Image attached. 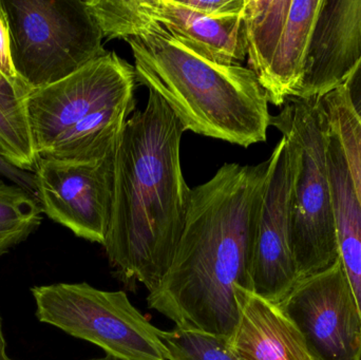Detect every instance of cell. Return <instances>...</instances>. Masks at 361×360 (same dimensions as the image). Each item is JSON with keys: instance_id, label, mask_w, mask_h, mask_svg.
Instances as JSON below:
<instances>
[{"instance_id": "obj_4", "label": "cell", "mask_w": 361, "mask_h": 360, "mask_svg": "<svg viewBox=\"0 0 361 360\" xmlns=\"http://www.w3.org/2000/svg\"><path fill=\"white\" fill-rule=\"evenodd\" d=\"M276 127L294 152L290 241L299 279L319 274L339 260L328 164V120L320 97L288 99Z\"/></svg>"}, {"instance_id": "obj_1", "label": "cell", "mask_w": 361, "mask_h": 360, "mask_svg": "<svg viewBox=\"0 0 361 360\" xmlns=\"http://www.w3.org/2000/svg\"><path fill=\"white\" fill-rule=\"evenodd\" d=\"M271 158L226 163L191 190L184 230L171 268L148 306L180 329L228 340L239 321L235 287L252 291L255 243Z\"/></svg>"}, {"instance_id": "obj_14", "label": "cell", "mask_w": 361, "mask_h": 360, "mask_svg": "<svg viewBox=\"0 0 361 360\" xmlns=\"http://www.w3.org/2000/svg\"><path fill=\"white\" fill-rule=\"evenodd\" d=\"M142 11L173 37L206 58L223 65H241L246 59L243 14L212 17L180 0H139Z\"/></svg>"}, {"instance_id": "obj_19", "label": "cell", "mask_w": 361, "mask_h": 360, "mask_svg": "<svg viewBox=\"0 0 361 360\" xmlns=\"http://www.w3.org/2000/svg\"><path fill=\"white\" fill-rule=\"evenodd\" d=\"M169 360H242L231 353L223 338L175 327L162 332Z\"/></svg>"}, {"instance_id": "obj_25", "label": "cell", "mask_w": 361, "mask_h": 360, "mask_svg": "<svg viewBox=\"0 0 361 360\" xmlns=\"http://www.w3.org/2000/svg\"><path fill=\"white\" fill-rule=\"evenodd\" d=\"M88 360H114V359H109V357H106V359H88Z\"/></svg>"}, {"instance_id": "obj_7", "label": "cell", "mask_w": 361, "mask_h": 360, "mask_svg": "<svg viewBox=\"0 0 361 360\" xmlns=\"http://www.w3.org/2000/svg\"><path fill=\"white\" fill-rule=\"evenodd\" d=\"M324 0H246L243 33L250 69L269 103L297 97Z\"/></svg>"}, {"instance_id": "obj_6", "label": "cell", "mask_w": 361, "mask_h": 360, "mask_svg": "<svg viewBox=\"0 0 361 360\" xmlns=\"http://www.w3.org/2000/svg\"><path fill=\"white\" fill-rule=\"evenodd\" d=\"M42 323L99 347L114 360H169L162 330L154 327L125 292L102 291L88 283L34 287Z\"/></svg>"}, {"instance_id": "obj_2", "label": "cell", "mask_w": 361, "mask_h": 360, "mask_svg": "<svg viewBox=\"0 0 361 360\" xmlns=\"http://www.w3.org/2000/svg\"><path fill=\"white\" fill-rule=\"evenodd\" d=\"M184 132L164 99L149 90L145 109L133 112L116 142L114 209L103 247L121 278L149 293L171 268L188 213Z\"/></svg>"}, {"instance_id": "obj_10", "label": "cell", "mask_w": 361, "mask_h": 360, "mask_svg": "<svg viewBox=\"0 0 361 360\" xmlns=\"http://www.w3.org/2000/svg\"><path fill=\"white\" fill-rule=\"evenodd\" d=\"M315 360H360L361 313L341 259L299 279L280 302Z\"/></svg>"}, {"instance_id": "obj_21", "label": "cell", "mask_w": 361, "mask_h": 360, "mask_svg": "<svg viewBox=\"0 0 361 360\" xmlns=\"http://www.w3.org/2000/svg\"><path fill=\"white\" fill-rule=\"evenodd\" d=\"M0 73L4 74L12 84L29 88L19 78L14 65H13L12 54H11L10 29H8V19H6L1 0H0Z\"/></svg>"}, {"instance_id": "obj_12", "label": "cell", "mask_w": 361, "mask_h": 360, "mask_svg": "<svg viewBox=\"0 0 361 360\" xmlns=\"http://www.w3.org/2000/svg\"><path fill=\"white\" fill-rule=\"evenodd\" d=\"M361 61V0H324L314 30L298 99L326 97Z\"/></svg>"}, {"instance_id": "obj_8", "label": "cell", "mask_w": 361, "mask_h": 360, "mask_svg": "<svg viewBox=\"0 0 361 360\" xmlns=\"http://www.w3.org/2000/svg\"><path fill=\"white\" fill-rule=\"evenodd\" d=\"M137 84L135 67L110 51L65 80L32 90L27 116L38 158L102 108L133 99Z\"/></svg>"}, {"instance_id": "obj_22", "label": "cell", "mask_w": 361, "mask_h": 360, "mask_svg": "<svg viewBox=\"0 0 361 360\" xmlns=\"http://www.w3.org/2000/svg\"><path fill=\"white\" fill-rule=\"evenodd\" d=\"M0 177L4 178L11 183L16 184V185L20 186V187L25 188L27 192L33 194V173H27V171L20 170V169L12 166L1 156H0Z\"/></svg>"}, {"instance_id": "obj_13", "label": "cell", "mask_w": 361, "mask_h": 360, "mask_svg": "<svg viewBox=\"0 0 361 360\" xmlns=\"http://www.w3.org/2000/svg\"><path fill=\"white\" fill-rule=\"evenodd\" d=\"M239 321L229 350L242 360H315L301 332L281 306L250 290L235 287Z\"/></svg>"}, {"instance_id": "obj_17", "label": "cell", "mask_w": 361, "mask_h": 360, "mask_svg": "<svg viewBox=\"0 0 361 360\" xmlns=\"http://www.w3.org/2000/svg\"><path fill=\"white\" fill-rule=\"evenodd\" d=\"M42 213L31 192L0 177V256L27 240L42 224Z\"/></svg>"}, {"instance_id": "obj_16", "label": "cell", "mask_w": 361, "mask_h": 360, "mask_svg": "<svg viewBox=\"0 0 361 360\" xmlns=\"http://www.w3.org/2000/svg\"><path fill=\"white\" fill-rule=\"evenodd\" d=\"M31 91L0 73V156L12 166L33 173L39 158L27 116Z\"/></svg>"}, {"instance_id": "obj_15", "label": "cell", "mask_w": 361, "mask_h": 360, "mask_svg": "<svg viewBox=\"0 0 361 360\" xmlns=\"http://www.w3.org/2000/svg\"><path fill=\"white\" fill-rule=\"evenodd\" d=\"M328 164L339 259L351 283L361 313V207L343 150L330 128L328 133Z\"/></svg>"}, {"instance_id": "obj_23", "label": "cell", "mask_w": 361, "mask_h": 360, "mask_svg": "<svg viewBox=\"0 0 361 360\" xmlns=\"http://www.w3.org/2000/svg\"><path fill=\"white\" fill-rule=\"evenodd\" d=\"M349 95L350 103L361 120V61L349 80L345 84Z\"/></svg>"}, {"instance_id": "obj_24", "label": "cell", "mask_w": 361, "mask_h": 360, "mask_svg": "<svg viewBox=\"0 0 361 360\" xmlns=\"http://www.w3.org/2000/svg\"><path fill=\"white\" fill-rule=\"evenodd\" d=\"M0 360H11L6 354V340H4V333H2L1 317H0Z\"/></svg>"}, {"instance_id": "obj_26", "label": "cell", "mask_w": 361, "mask_h": 360, "mask_svg": "<svg viewBox=\"0 0 361 360\" xmlns=\"http://www.w3.org/2000/svg\"><path fill=\"white\" fill-rule=\"evenodd\" d=\"M360 360H361V355H360Z\"/></svg>"}, {"instance_id": "obj_3", "label": "cell", "mask_w": 361, "mask_h": 360, "mask_svg": "<svg viewBox=\"0 0 361 360\" xmlns=\"http://www.w3.org/2000/svg\"><path fill=\"white\" fill-rule=\"evenodd\" d=\"M104 39H124L137 84L158 93L185 131L242 147L267 142V92L250 68L202 56L142 11L139 0H86Z\"/></svg>"}, {"instance_id": "obj_11", "label": "cell", "mask_w": 361, "mask_h": 360, "mask_svg": "<svg viewBox=\"0 0 361 360\" xmlns=\"http://www.w3.org/2000/svg\"><path fill=\"white\" fill-rule=\"evenodd\" d=\"M271 173L257 230L252 291L279 304L299 280L290 241L294 152L282 137L271 152Z\"/></svg>"}, {"instance_id": "obj_18", "label": "cell", "mask_w": 361, "mask_h": 360, "mask_svg": "<svg viewBox=\"0 0 361 360\" xmlns=\"http://www.w3.org/2000/svg\"><path fill=\"white\" fill-rule=\"evenodd\" d=\"M329 128L343 150L352 184L361 207V120L345 85L322 99Z\"/></svg>"}, {"instance_id": "obj_9", "label": "cell", "mask_w": 361, "mask_h": 360, "mask_svg": "<svg viewBox=\"0 0 361 360\" xmlns=\"http://www.w3.org/2000/svg\"><path fill=\"white\" fill-rule=\"evenodd\" d=\"M33 178L42 213L78 238L104 245L114 209L116 147L97 160L39 159Z\"/></svg>"}, {"instance_id": "obj_5", "label": "cell", "mask_w": 361, "mask_h": 360, "mask_svg": "<svg viewBox=\"0 0 361 360\" xmlns=\"http://www.w3.org/2000/svg\"><path fill=\"white\" fill-rule=\"evenodd\" d=\"M1 2L13 65L31 90L61 82L109 52L86 0Z\"/></svg>"}, {"instance_id": "obj_20", "label": "cell", "mask_w": 361, "mask_h": 360, "mask_svg": "<svg viewBox=\"0 0 361 360\" xmlns=\"http://www.w3.org/2000/svg\"><path fill=\"white\" fill-rule=\"evenodd\" d=\"M183 6L212 17L243 14L246 0H180Z\"/></svg>"}]
</instances>
